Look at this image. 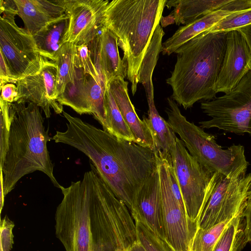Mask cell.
Instances as JSON below:
<instances>
[{
    "mask_svg": "<svg viewBox=\"0 0 251 251\" xmlns=\"http://www.w3.org/2000/svg\"><path fill=\"white\" fill-rule=\"evenodd\" d=\"M62 113L67 121V129L57 131L52 140L88 156L101 179L130 212L137 194L157 169L154 151Z\"/></svg>",
    "mask_w": 251,
    "mask_h": 251,
    "instance_id": "1",
    "label": "cell"
},
{
    "mask_svg": "<svg viewBox=\"0 0 251 251\" xmlns=\"http://www.w3.org/2000/svg\"><path fill=\"white\" fill-rule=\"evenodd\" d=\"M26 103H9L8 147L4 162L0 165L5 196L22 177L35 171L45 174L56 187L61 186L53 175L47 147L52 138L45 129L40 107L32 102Z\"/></svg>",
    "mask_w": 251,
    "mask_h": 251,
    "instance_id": "2",
    "label": "cell"
},
{
    "mask_svg": "<svg viewBox=\"0 0 251 251\" xmlns=\"http://www.w3.org/2000/svg\"><path fill=\"white\" fill-rule=\"evenodd\" d=\"M227 31H205L175 52L176 62L166 83L171 98L185 109L201 100H211L222 64Z\"/></svg>",
    "mask_w": 251,
    "mask_h": 251,
    "instance_id": "3",
    "label": "cell"
},
{
    "mask_svg": "<svg viewBox=\"0 0 251 251\" xmlns=\"http://www.w3.org/2000/svg\"><path fill=\"white\" fill-rule=\"evenodd\" d=\"M167 0H112L104 13L103 25L118 38L126 77L132 95L137 90L139 70Z\"/></svg>",
    "mask_w": 251,
    "mask_h": 251,
    "instance_id": "4",
    "label": "cell"
},
{
    "mask_svg": "<svg viewBox=\"0 0 251 251\" xmlns=\"http://www.w3.org/2000/svg\"><path fill=\"white\" fill-rule=\"evenodd\" d=\"M89 175V216L93 251H130L137 240L135 223L93 165Z\"/></svg>",
    "mask_w": 251,
    "mask_h": 251,
    "instance_id": "5",
    "label": "cell"
},
{
    "mask_svg": "<svg viewBox=\"0 0 251 251\" xmlns=\"http://www.w3.org/2000/svg\"><path fill=\"white\" fill-rule=\"evenodd\" d=\"M167 100V122L173 131L179 135L192 156L211 171L227 178H238L246 175L249 163L244 146L233 144L223 149L213 135L187 121L171 98H168Z\"/></svg>",
    "mask_w": 251,
    "mask_h": 251,
    "instance_id": "6",
    "label": "cell"
},
{
    "mask_svg": "<svg viewBox=\"0 0 251 251\" xmlns=\"http://www.w3.org/2000/svg\"><path fill=\"white\" fill-rule=\"evenodd\" d=\"M63 198L55 214V234L66 251H93L89 216V175L60 188Z\"/></svg>",
    "mask_w": 251,
    "mask_h": 251,
    "instance_id": "7",
    "label": "cell"
},
{
    "mask_svg": "<svg viewBox=\"0 0 251 251\" xmlns=\"http://www.w3.org/2000/svg\"><path fill=\"white\" fill-rule=\"evenodd\" d=\"M0 53L13 83L39 73L46 59L40 55L33 37L16 24L14 0H0Z\"/></svg>",
    "mask_w": 251,
    "mask_h": 251,
    "instance_id": "8",
    "label": "cell"
},
{
    "mask_svg": "<svg viewBox=\"0 0 251 251\" xmlns=\"http://www.w3.org/2000/svg\"><path fill=\"white\" fill-rule=\"evenodd\" d=\"M170 154L187 215L199 225L212 190L216 172L207 168L192 156L177 137Z\"/></svg>",
    "mask_w": 251,
    "mask_h": 251,
    "instance_id": "9",
    "label": "cell"
},
{
    "mask_svg": "<svg viewBox=\"0 0 251 251\" xmlns=\"http://www.w3.org/2000/svg\"><path fill=\"white\" fill-rule=\"evenodd\" d=\"M201 108L211 117L199 122L202 129L217 128L238 135L251 134V70L230 92L201 102Z\"/></svg>",
    "mask_w": 251,
    "mask_h": 251,
    "instance_id": "10",
    "label": "cell"
},
{
    "mask_svg": "<svg viewBox=\"0 0 251 251\" xmlns=\"http://www.w3.org/2000/svg\"><path fill=\"white\" fill-rule=\"evenodd\" d=\"M251 178V173L238 178H229L216 172L199 227L208 229L242 213Z\"/></svg>",
    "mask_w": 251,
    "mask_h": 251,
    "instance_id": "11",
    "label": "cell"
},
{
    "mask_svg": "<svg viewBox=\"0 0 251 251\" xmlns=\"http://www.w3.org/2000/svg\"><path fill=\"white\" fill-rule=\"evenodd\" d=\"M155 154L166 240L176 251H190L199 225L189 219L174 195L169 173L170 155L165 156L160 152H155Z\"/></svg>",
    "mask_w": 251,
    "mask_h": 251,
    "instance_id": "12",
    "label": "cell"
},
{
    "mask_svg": "<svg viewBox=\"0 0 251 251\" xmlns=\"http://www.w3.org/2000/svg\"><path fill=\"white\" fill-rule=\"evenodd\" d=\"M108 0H65L69 27L65 43L79 46L95 38L104 26Z\"/></svg>",
    "mask_w": 251,
    "mask_h": 251,
    "instance_id": "13",
    "label": "cell"
},
{
    "mask_svg": "<svg viewBox=\"0 0 251 251\" xmlns=\"http://www.w3.org/2000/svg\"><path fill=\"white\" fill-rule=\"evenodd\" d=\"M56 77V63L46 59L39 73L13 83L18 90L15 102H32L43 109L47 118L50 117L51 109L56 114L62 113L63 105L57 100Z\"/></svg>",
    "mask_w": 251,
    "mask_h": 251,
    "instance_id": "14",
    "label": "cell"
},
{
    "mask_svg": "<svg viewBox=\"0 0 251 251\" xmlns=\"http://www.w3.org/2000/svg\"><path fill=\"white\" fill-rule=\"evenodd\" d=\"M251 70V51L237 29L227 31L224 56L217 81L216 93L232 90Z\"/></svg>",
    "mask_w": 251,
    "mask_h": 251,
    "instance_id": "15",
    "label": "cell"
},
{
    "mask_svg": "<svg viewBox=\"0 0 251 251\" xmlns=\"http://www.w3.org/2000/svg\"><path fill=\"white\" fill-rule=\"evenodd\" d=\"M130 212L135 222L142 223L158 237L167 240L157 169L137 194Z\"/></svg>",
    "mask_w": 251,
    "mask_h": 251,
    "instance_id": "16",
    "label": "cell"
},
{
    "mask_svg": "<svg viewBox=\"0 0 251 251\" xmlns=\"http://www.w3.org/2000/svg\"><path fill=\"white\" fill-rule=\"evenodd\" d=\"M117 37L103 26L99 35L88 45L90 56L102 81L107 85L116 79L126 77L125 67L121 58Z\"/></svg>",
    "mask_w": 251,
    "mask_h": 251,
    "instance_id": "17",
    "label": "cell"
},
{
    "mask_svg": "<svg viewBox=\"0 0 251 251\" xmlns=\"http://www.w3.org/2000/svg\"><path fill=\"white\" fill-rule=\"evenodd\" d=\"M251 9V0H232L216 10L183 26L162 44L163 55L175 52L180 46L200 34L208 30L226 17Z\"/></svg>",
    "mask_w": 251,
    "mask_h": 251,
    "instance_id": "18",
    "label": "cell"
},
{
    "mask_svg": "<svg viewBox=\"0 0 251 251\" xmlns=\"http://www.w3.org/2000/svg\"><path fill=\"white\" fill-rule=\"evenodd\" d=\"M13 0L24 29L32 36L67 14L65 0Z\"/></svg>",
    "mask_w": 251,
    "mask_h": 251,
    "instance_id": "19",
    "label": "cell"
},
{
    "mask_svg": "<svg viewBox=\"0 0 251 251\" xmlns=\"http://www.w3.org/2000/svg\"><path fill=\"white\" fill-rule=\"evenodd\" d=\"M116 102L130 128L135 143L154 151L153 138L146 122L138 116L128 93V82L124 79H116L108 84Z\"/></svg>",
    "mask_w": 251,
    "mask_h": 251,
    "instance_id": "20",
    "label": "cell"
},
{
    "mask_svg": "<svg viewBox=\"0 0 251 251\" xmlns=\"http://www.w3.org/2000/svg\"><path fill=\"white\" fill-rule=\"evenodd\" d=\"M232 0H167L168 9L174 7L162 23L165 26L175 23L176 25L188 24L207 14L217 10ZM166 19V20H167Z\"/></svg>",
    "mask_w": 251,
    "mask_h": 251,
    "instance_id": "21",
    "label": "cell"
},
{
    "mask_svg": "<svg viewBox=\"0 0 251 251\" xmlns=\"http://www.w3.org/2000/svg\"><path fill=\"white\" fill-rule=\"evenodd\" d=\"M67 14L45 26L33 37L40 55L54 61L56 54L65 43L69 27Z\"/></svg>",
    "mask_w": 251,
    "mask_h": 251,
    "instance_id": "22",
    "label": "cell"
},
{
    "mask_svg": "<svg viewBox=\"0 0 251 251\" xmlns=\"http://www.w3.org/2000/svg\"><path fill=\"white\" fill-rule=\"evenodd\" d=\"M74 81L68 83L64 91L57 98L62 105L70 107L80 115H92L88 90V75L82 70L75 66Z\"/></svg>",
    "mask_w": 251,
    "mask_h": 251,
    "instance_id": "23",
    "label": "cell"
},
{
    "mask_svg": "<svg viewBox=\"0 0 251 251\" xmlns=\"http://www.w3.org/2000/svg\"><path fill=\"white\" fill-rule=\"evenodd\" d=\"M148 117H143L151 133L154 145V152H160L164 155H170L171 150L177 137L165 121L159 114L154 101H148Z\"/></svg>",
    "mask_w": 251,
    "mask_h": 251,
    "instance_id": "24",
    "label": "cell"
},
{
    "mask_svg": "<svg viewBox=\"0 0 251 251\" xmlns=\"http://www.w3.org/2000/svg\"><path fill=\"white\" fill-rule=\"evenodd\" d=\"M164 35L162 27L158 25L154 31L139 70L138 83L143 85L148 101H154L152 76L159 53L162 51V39Z\"/></svg>",
    "mask_w": 251,
    "mask_h": 251,
    "instance_id": "25",
    "label": "cell"
},
{
    "mask_svg": "<svg viewBox=\"0 0 251 251\" xmlns=\"http://www.w3.org/2000/svg\"><path fill=\"white\" fill-rule=\"evenodd\" d=\"M104 105L107 132L119 139L135 143V139L124 119L108 84L104 94Z\"/></svg>",
    "mask_w": 251,
    "mask_h": 251,
    "instance_id": "26",
    "label": "cell"
},
{
    "mask_svg": "<svg viewBox=\"0 0 251 251\" xmlns=\"http://www.w3.org/2000/svg\"><path fill=\"white\" fill-rule=\"evenodd\" d=\"M75 48L76 45L75 44L65 43L55 58L54 62L57 65L56 90L57 97L63 93L68 83L74 82Z\"/></svg>",
    "mask_w": 251,
    "mask_h": 251,
    "instance_id": "27",
    "label": "cell"
},
{
    "mask_svg": "<svg viewBox=\"0 0 251 251\" xmlns=\"http://www.w3.org/2000/svg\"><path fill=\"white\" fill-rule=\"evenodd\" d=\"M245 227L244 219L241 213L233 218L213 251H241L246 244Z\"/></svg>",
    "mask_w": 251,
    "mask_h": 251,
    "instance_id": "28",
    "label": "cell"
},
{
    "mask_svg": "<svg viewBox=\"0 0 251 251\" xmlns=\"http://www.w3.org/2000/svg\"><path fill=\"white\" fill-rule=\"evenodd\" d=\"M232 220L215 225L208 229L199 227L193 238L190 251H213Z\"/></svg>",
    "mask_w": 251,
    "mask_h": 251,
    "instance_id": "29",
    "label": "cell"
},
{
    "mask_svg": "<svg viewBox=\"0 0 251 251\" xmlns=\"http://www.w3.org/2000/svg\"><path fill=\"white\" fill-rule=\"evenodd\" d=\"M135 223L137 239L147 251H176L167 240L158 237L142 223Z\"/></svg>",
    "mask_w": 251,
    "mask_h": 251,
    "instance_id": "30",
    "label": "cell"
},
{
    "mask_svg": "<svg viewBox=\"0 0 251 251\" xmlns=\"http://www.w3.org/2000/svg\"><path fill=\"white\" fill-rule=\"evenodd\" d=\"M251 24V9L232 14L208 30L211 32L228 31Z\"/></svg>",
    "mask_w": 251,
    "mask_h": 251,
    "instance_id": "31",
    "label": "cell"
},
{
    "mask_svg": "<svg viewBox=\"0 0 251 251\" xmlns=\"http://www.w3.org/2000/svg\"><path fill=\"white\" fill-rule=\"evenodd\" d=\"M74 65L81 69L85 74L99 80L106 88L107 86L101 80L92 60L88 44L76 45Z\"/></svg>",
    "mask_w": 251,
    "mask_h": 251,
    "instance_id": "32",
    "label": "cell"
},
{
    "mask_svg": "<svg viewBox=\"0 0 251 251\" xmlns=\"http://www.w3.org/2000/svg\"><path fill=\"white\" fill-rule=\"evenodd\" d=\"M9 103L0 99V165L5 157L9 139L10 120L9 113Z\"/></svg>",
    "mask_w": 251,
    "mask_h": 251,
    "instance_id": "33",
    "label": "cell"
},
{
    "mask_svg": "<svg viewBox=\"0 0 251 251\" xmlns=\"http://www.w3.org/2000/svg\"><path fill=\"white\" fill-rule=\"evenodd\" d=\"M14 223L7 216L0 220V249L2 251H10L13 244Z\"/></svg>",
    "mask_w": 251,
    "mask_h": 251,
    "instance_id": "34",
    "label": "cell"
},
{
    "mask_svg": "<svg viewBox=\"0 0 251 251\" xmlns=\"http://www.w3.org/2000/svg\"><path fill=\"white\" fill-rule=\"evenodd\" d=\"M244 219L246 243L251 244V178L249 182L245 206L243 211Z\"/></svg>",
    "mask_w": 251,
    "mask_h": 251,
    "instance_id": "35",
    "label": "cell"
},
{
    "mask_svg": "<svg viewBox=\"0 0 251 251\" xmlns=\"http://www.w3.org/2000/svg\"><path fill=\"white\" fill-rule=\"evenodd\" d=\"M0 99L8 103H14L18 96L17 87L13 83H7L1 87Z\"/></svg>",
    "mask_w": 251,
    "mask_h": 251,
    "instance_id": "36",
    "label": "cell"
},
{
    "mask_svg": "<svg viewBox=\"0 0 251 251\" xmlns=\"http://www.w3.org/2000/svg\"><path fill=\"white\" fill-rule=\"evenodd\" d=\"M0 87L4 85L12 83L13 80L6 63L2 55H0Z\"/></svg>",
    "mask_w": 251,
    "mask_h": 251,
    "instance_id": "37",
    "label": "cell"
},
{
    "mask_svg": "<svg viewBox=\"0 0 251 251\" xmlns=\"http://www.w3.org/2000/svg\"><path fill=\"white\" fill-rule=\"evenodd\" d=\"M245 38L251 51V24L237 29Z\"/></svg>",
    "mask_w": 251,
    "mask_h": 251,
    "instance_id": "38",
    "label": "cell"
},
{
    "mask_svg": "<svg viewBox=\"0 0 251 251\" xmlns=\"http://www.w3.org/2000/svg\"><path fill=\"white\" fill-rule=\"evenodd\" d=\"M0 171V213H1L2 208L4 205V194L3 191V175L2 172L1 170Z\"/></svg>",
    "mask_w": 251,
    "mask_h": 251,
    "instance_id": "39",
    "label": "cell"
},
{
    "mask_svg": "<svg viewBox=\"0 0 251 251\" xmlns=\"http://www.w3.org/2000/svg\"><path fill=\"white\" fill-rule=\"evenodd\" d=\"M130 251H147L141 242L137 239L132 245Z\"/></svg>",
    "mask_w": 251,
    "mask_h": 251,
    "instance_id": "40",
    "label": "cell"
},
{
    "mask_svg": "<svg viewBox=\"0 0 251 251\" xmlns=\"http://www.w3.org/2000/svg\"><path fill=\"white\" fill-rule=\"evenodd\" d=\"M0 251H2L1 249H0Z\"/></svg>",
    "mask_w": 251,
    "mask_h": 251,
    "instance_id": "41",
    "label": "cell"
}]
</instances>
